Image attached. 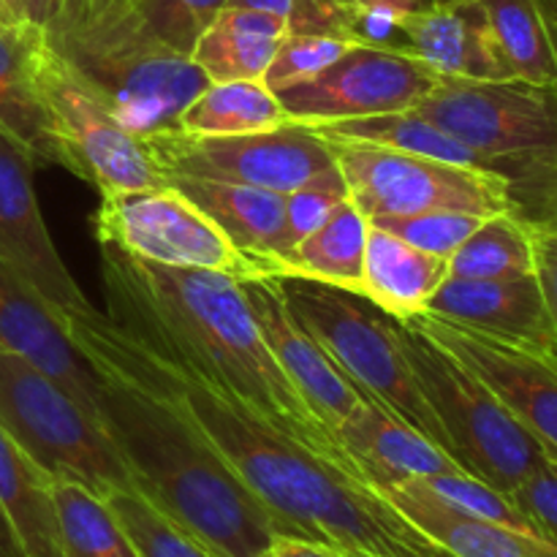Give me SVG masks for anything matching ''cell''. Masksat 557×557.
<instances>
[{
  "mask_svg": "<svg viewBox=\"0 0 557 557\" xmlns=\"http://www.w3.org/2000/svg\"><path fill=\"white\" fill-rule=\"evenodd\" d=\"M47 41L136 139L174 131L183 109L210 85L199 65L163 44L134 0H65L44 27Z\"/></svg>",
  "mask_w": 557,
  "mask_h": 557,
  "instance_id": "4",
  "label": "cell"
},
{
  "mask_svg": "<svg viewBox=\"0 0 557 557\" xmlns=\"http://www.w3.org/2000/svg\"><path fill=\"white\" fill-rule=\"evenodd\" d=\"M424 313L482 332L495 341L557 357V337L542 283L522 277H446Z\"/></svg>",
  "mask_w": 557,
  "mask_h": 557,
  "instance_id": "18",
  "label": "cell"
},
{
  "mask_svg": "<svg viewBox=\"0 0 557 557\" xmlns=\"http://www.w3.org/2000/svg\"><path fill=\"white\" fill-rule=\"evenodd\" d=\"M482 223L484 215H473V212H422V215L375 218L370 226L384 228L424 253L451 259Z\"/></svg>",
  "mask_w": 557,
  "mask_h": 557,
  "instance_id": "37",
  "label": "cell"
},
{
  "mask_svg": "<svg viewBox=\"0 0 557 557\" xmlns=\"http://www.w3.org/2000/svg\"><path fill=\"white\" fill-rule=\"evenodd\" d=\"M44 27L0 25V131L38 163H58L36 87V49Z\"/></svg>",
  "mask_w": 557,
  "mask_h": 557,
  "instance_id": "25",
  "label": "cell"
},
{
  "mask_svg": "<svg viewBox=\"0 0 557 557\" xmlns=\"http://www.w3.org/2000/svg\"><path fill=\"white\" fill-rule=\"evenodd\" d=\"M511 76L528 85H557V30L539 0H479Z\"/></svg>",
  "mask_w": 557,
  "mask_h": 557,
  "instance_id": "30",
  "label": "cell"
},
{
  "mask_svg": "<svg viewBox=\"0 0 557 557\" xmlns=\"http://www.w3.org/2000/svg\"><path fill=\"white\" fill-rule=\"evenodd\" d=\"M539 5H542L547 20L553 22V27L557 30V0H539Z\"/></svg>",
  "mask_w": 557,
  "mask_h": 557,
  "instance_id": "47",
  "label": "cell"
},
{
  "mask_svg": "<svg viewBox=\"0 0 557 557\" xmlns=\"http://www.w3.org/2000/svg\"><path fill=\"white\" fill-rule=\"evenodd\" d=\"M0 428L52 476L101 498L134 490L128 466L92 413L20 354L0 348Z\"/></svg>",
  "mask_w": 557,
  "mask_h": 557,
  "instance_id": "8",
  "label": "cell"
},
{
  "mask_svg": "<svg viewBox=\"0 0 557 557\" xmlns=\"http://www.w3.org/2000/svg\"><path fill=\"white\" fill-rule=\"evenodd\" d=\"M237 283L275 362L308 403L310 411L337 435V428L364 400V395L335 368L330 354L294 319L281 277L259 275Z\"/></svg>",
  "mask_w": 557,
  "mask_h": 557,
  "instance_id": "16",
  "label": "cell"
},
{
  "mask_svg": "<svg viewBox=\"0 0 557 557\" xmlns=\"http://www.w3.org/2000/svg\"><path fill=\"white\" fill-rule=\"evenodd\" d=\"M22 11L16 0H0V25H22Z\"/></svg>",
  "mask_w": 557,
  "mask_h": 557,
  "instance_id": "45",
  "label": "cell"
},
{
  "mask_svg": "<svg viewBox=\"0 0 557 557\" xmlns=\"http://www.w3.org/2000/svg\"><path fill=\"white\" fill-rule=\"evenodd\" d=\"M0 348L58 381L87 413L101 422L98 375L65 330L63 310L54 308L30 281L0 259Z\"/></svg>",
  "mask_w": 557,
  "mask_h": 557,
  "instance_id": "17",
  "label": "cell"
},
{
  "mask_svg": "<svg viewBox=\"0 0 557 557\" xmlns=\"http://www.w3.org/2000/svg\"><path fill=\"white\" fill-rule=\"evenodd\" d=\"M134 3L147 27L163 44L190 58L201 33L232 0H134Z\"/></svg>",
  "mask_w": 557,
  "mask_h": 557,
  "instance_id": "38",
  "label": "cell"
},
{
  "mask_svg": "<svg viewBox=\"0 0 557 557\" xmlns=\"http://www.w3.org/2000/svg\"><path fill=\"white\" fill-rule=\"evenodd\" d=\"M163 177H199L288 194L335 166V150L305 123L237 136H194L161 131L141 139Z\"/></svg>",
  "mask_w": 557,
  "mask_h": 557,
  "instance_id": "12",
  "label": "cell"
},
{
  "mask_svg": "<svg viewBox=\"0 0 557 557\" xmlns=\"http://www.w3.org/2000/svg\"><path fill=\"white\" fill-rule=\"evenodd\" d=\"M411 112L482 152L511 183L517 215L539 221L557 207V85L441 76Z\"/></svg>",
  "mask_w": 557,
  "mask_h": 557,
  "instance_id": "5",
  "label": "cell"
},
{
  "mask_svg": "<svg viewBox=\"0 0 557 557\" xmlns=\"http://www.w3.org/2000/svg\"><path fill=\"white\" fill-rule=\"evenodd\" d=\"M286 36L288 22L283 16L226 5L201 33L190 60L210 82H264Z\"/></svg>",
  "mask_w": 557,
  "mask_h": 557,
  "instance_id": "24",
  "label": "cell"
},
{
  "mask_svg": "<svg viewBox=\"0 0 557 557\" xmlns=\"http://www.w3.org/2000/svg\"><path fill=\"white\" fill-rule=\"evenodd\" d=\"M343 3H389V5H397V9L413 11V9H424V5H430V0H343Z\"/></svg>",
  "mask_w": 557,
  "mask_h": 557,
  "instance_id": "46",
  "label": "cell"
},
{
  "mask_svg": "<svg viewBox=\"0 0 557 557\" xmlns=\"http://www.w3.org/2000/svg\"><path fill=\"white\" fill-rule=\"evenodd\" d=\"M403 351L449 444V455L468 476L511 495L549 460L544 446L511 417L493 389L446 348L397 321Z\"/></svg>",
  "mask_w": 557,
  "mask_h": 557,
  "instance_id": "6",
  "label": "cell"
},
{
  "mask_svg": "<svg viewBox=\"0 0 557 557\" xmlns=\"http://www.w3.org/2000/svg\"><path fill=\"white\" fill-rule=\"evenodd\" d=\"M36 158L0 131V259L30 281L63 313H85L92 302L54 248L38 207Z\"/></svg>",
  "mask_w": 557,
  "mask_h": 557,
  "instance_id": "15",
  "label": "cell"
},
{
  "mask_svg": "<svg viewBox=\"0 0 557 557\" xmlns=\"http://www.w3.org/2000/svg\"><path fill=\"white\" fill-rule=\"evenodd\" d=\"M370 221L346 199L313 234L281 261L283 281H313L362 297L364 245Z\"/></svg>",
  "mask_w": 557,
  "mask_h": 557,
  "instance_id": "26",
  "label": "cell"
},
{
  "mask_svg": "<svg viewBox=\"0 0 557 557\" xmlns=\"http://www.w3.org/2000/svg\"><path fill=\"white\" fill-rule=\"evenodd\" d=\"M52 493L65 557H139L107 498L74 482H54Z\"/></svg>",
  "mask_w": 557,
  "mask_h": 557,
  "instance_id": "32",
  "label": "cell"
},
{
  "mask_svg": "<svg viewBox=\"0 0 557 557\" xmlns=\"http://www.w3.org/2000/svg\"><path fill=\"white\" fill-rule=\"evenodd\" d=\"M403 49L446 79L511 82L487 14L479 0L430 3L403 11Z\"/></svg>",
  "mask_w": 557,
  "mask_h": 557,
  "instance_id": "19",
  "label": "cell"
},
{
  "mask_svg": "<svg viewBox=\"0 0 557 557\" xmlns=\"http://www.w3.org/2000/svg\"><path fill=\"white\" fill-rule=\"evenodd\" d=\"M63 319L65 330L169 392L288 536L324 542L343 557H451L362 479L237 411L199 379L152 357L96 308Z\"/></svg>",
  "mask_w": 557,
  "mask_h": 557,
  "instance_id": "2",
  "label": "cell"
},
{
  "mask_svg": "<svg viewBox=\"0 0 557 557\" xmlns=\"http://www.w3.org/2000/svg\"><path fill=\"white\" fill-rule=\"evenodd\" d=\"M237 9H256L283 16L288 33H310V36H343L348 3L343 0H232Z\"/></svg>",
  "mask_w": 557,
  "mask_h": 557,
  "instance_id": "39",
  "label": "cell"
},
{
  "mask_svg": "<svg viewBox=\"0 0 557 557\" xmlns=\"http://www.w3.org/2000/svg\"><path fill=\"white\" fill-rule=\"evenodd\" d=\"M449 277V259L424 253L406 239L370 226L364 245L362 297L397 321L428 310V302Z\"/></svg>",
  "mask_w": 557,
  "mask_h": 557,
  "instance_id": "22",
  "label": "cell"
},
{
  "mask_svg": "<svg viewBox=\"0 0 557 557\" xmlns=\"http://www.w3.org/2000/svg\"><path fill=\"white\" fill-rule=\"evenodd\" d=\"M346 199H351L346 177L335 166L313 174L286 194V218H283L281 248H277V264L302 243L308 234H313L337 207Z\"/></svg>",
  "mask_w": 557,
  "mask_h": 557,
  "instance_id": "34",
  "label": "cell"
},
{
  "mask_svg": "<svg viewBox=\"0 0 557 557\" xmlns=\"http://www.w3.org/2000/svg\"><path fill=\"white\" fill-rule=\"evenodd\" d=\"M533 245H536V277L542 283L544 302L553 319L557 337V207L549 215L531 221Z\"/></svg>",
  "mask_w": 557,
  "mask_h": 557,
  "instance_id": "41",
  "label": "cell"
},
{
  "mask_svg": "<svg viewBox=\"0 0 557 557\" xmlns=\"http://www.w3.org/2000/svg\"><path fill=\"white\" fill-rule=\"evenodd\" d=\"M166 180L196 207H201L239 250L270 261L275 267V275L281 277L277 248H281L283 218H286V194L253 188V185L218 183V180Z\"/></svg>",
  "mask_w": 557,
  "mask_h": 557,
  "instance_id": "23",
  "label": "cell"
},
{
  "mask_svg": "<svg viewBox=\"0 0 557 557\" xmlns=\"http://www.w3.org/2000/svg\"><path fill=\"white\" fill-rule=\"evenodd\" d=\"M52 487V476L0 428V506L27 557H65Z\"/></svg>",
  "mask_w": 557,
  "mask_h": 557,
  "instance_id": "27",
  "label": "cell"
},
{
  "mask_svg": "<svg viewBox=\"0 0 557 557\" xmlns=\"http://www.w3.org/2000/svg\"><path fill=\"white\" fill-rule=\"evenodd\" d=\"M375 493L384 495L417 531L451 557H557V547L547 539L462 515L430 498L411 482L392 484Z\"/></svg>",
  "mask_w": 557,
  "mask_h": 557,
  "instance_id": "21",
  "label": "cell"
},
{
  "mask_svg": "<svg viewBox=\"0 0 557 557\" xmlns=\"http://www.w3.org/2000/svg\"><path fill=\"white\" fill-rule=\"evenodd\" d=\"M533 531L557 547V462L547 460L509 495Z\"/></svg>",
  "mask_w": 557,
  "mask_h": 557,
  "instance_id": "40",
  "label": "cell"
},
{
  "mask_svg": "<svg viewBox=\"0 0 557 557\" xmlns=\"http://www.w3.org/2000/svg\"><path fill=\"white\" fill-rule=\"evenodd\" d=\"M408 482L417 484L422 493H428L430 498H435L438 504L449 506V509L455 511H462V515L500 522V525L517 528V531L536 533L533 531L531 520L517 509L515 500H511L509 495L498 493L495 487L468 476V473H438V476L408 479Z\"/></svg>",
  "mask_w": 557,
  "mask_h": 557,
  "instance_id": "35",
  "label": "cell"
},
{
  "mask_svg": "<svg viewBox=\"0 0 557 557\" xmlns=\"http://www.w3.org/2000/svg\"><path fill=\"white\" fill-rule=\"evenodd\" d=\"M16 3H20L22 20L36 27H47L63 9L65 0H16Z\"/></svg>",
  "mask_w": 557,
  "mask_h": 557,
  "instance_id": "43",
  "label": "cell"
},
{
  "mask_svg": "<svg viewBox=\"0 0 557 557\" xmlns=\"http://www.w3.org/2000/svg\"><path fill=\"white\" fill-rule=\"evenodd\" d=\"M441 76L397 49L354 47L313 79L277 92L292 123H335L408 112L433 92Z\"/></svg>",
  "mask_w": 557,
  "mask_h": 557,
  "instance_id": "13",
  "label": "cell"
},
{
  "mask_svg": "<svg viewBox=\"0 0 557 557\" xmlns=\"http://www.w3.org/2000/svg\"><path fill=\"white\" fill-rule=\"evenodd\" d=\"M107 504L134 542L139 557H218L134 490L109 493Z\"/></svg>",
  "mask_w": 557,
  "mask_h": 557,
  "instance_id": "33",
  "label": "cell"
},
{
  "mask_svg": "<svg viewBox=\"0 0 557 557\" xmlns=\"http://www.w3.org/2000/svg\"><path fill=\"white\" fill-rule=\"evenodd\" d=\"M0 557H27L20 536H16V531L11 528L9 517H5L3 506H0Z\"/></svg>",
  "mask_w": 557,
  "mask_h": 557,
  "instance_id": "44",
  "label": "cell"
},
{
  "mask_svg": "<svg viewBox=\"0 0 557 557\" xmlns=\"http://www.w3.org/2000/svg\"><path fill=\"white\" fill-rule=\"evenodd\" d=\"M283 292L294 319L368 400L389 408L449 455L444 430L403 351L397 319L370 299L326 283L283 281Z\"/></svg>",
  "mask_w": 557,
  "mask_h": 557,
  "instance_id": "7",
  "label": "cell"
},
{
  "mask_svg": "<svg viewBox=\"0 0 557 557\" xmlns=\"http://www.w3.org/2000/svg\"><path fill=\"white\" fill-rule=\"evenodd\" d=\"M330 141V139H326ZM351 199L368 221L422 212H517L511 183L487 169L460 166L364 141H330Z\"/></svg>",
  "mask_w": 557,
  "mask_h": 557,
  "instance_id": "9",
  "label": "cell"
},
{
  "mask_svg": "<svg viewBox=\"0 0 557 557\" xmlns=\"http://www.w3.org/2000/svg\"><path fill=\"white\" fill-rule=\"evenodd\" d=\"M430 3H457V0H430Z\"/></svg>",
  "mask_w": 557,
  "mask_h": 557,
  "instance_id": "49",
  "label": "cell"
},
{
  "mask_svg": "<svg viewBox=\"0 0 557 557\" xmlns=\"http://www.w3.org/2000/svg\"><path fill=\"white\" fill-rule=\"evenodd\" d=\"M36 87L60 166L101 196L169 185L141 139L128 134L79 74L49 47L47 33L36 49Z\"/></svg>",
  "mask_w": 557,
  "mask_h": 557,
  "instance_id": "10",
  "label": "cell"
},
{
  "mask_svg": "<svg viewBox=\"0 0 557 557\" xmlns=\"http://www.w3.org/2000/svg\"><path fill=\"white\" fill-rule=\"evenodd\" d=\"M310 128L330 141H364V145L389 147V150L411 152V156H424L435 158V161L460 163V166L493 172L482 152L468 147L466 141L455 139V136L446 134L444 128H438V125L430 123L422 114L411 112V109L408 112L335 120V123H315Z\"/></svg>",
  "mask_w": 557,
  "mask_h": 557,
  "instance_id": "28",
  "label": "cell"
},
{
  "mask_svg": "<svg viewBox=\"0 0 557 557\" xmlns=\"http://www.w3.org/2000/svg\"><path fill=\"white\" fill-rule=\"evenodd\" d=\"M406 321L476 373L557 462V357L495 341L430 313Z\"/></svg>",
  "mask_w": 557,
  "mask_h": 557,
  "instance_id": "14",
  "label": "cell"
},
{
  "mask_svg": "<svg viewBox=\"0 0 557 557\" xmlns=\"http://www.w3.org/2000/svg\"><path fill=\"white\" fill-rule=\"evenodd\" d=\"M292 123L277 92L264 82H210L180 114L174 131L194 136H237Z\"/></svg>",
  "mask_w": 557,
  "mask_h": 557,
  "instance_id": "29",
  "label": "cell"
},
{
  "mask_svg": "<svg viewBox=\"0 0 557 557\" xmlns=\"http://www.w3.org/2000/svg\"><path fill=\"white\" fill-rule=\"evenodd\" d=\"M92 232L98 245L152 264L226 272L234 281L275 275L270 261L239 250L226 232L174 185L101 196V205L92 212Z\"/></svg>",
  "mask_w": 557,
  "mask_h": 557,
  "instance_id": "11",
  "label": "cell"
},
{
  "mask_svg": "<svg viewBox=\"0 0 557 557\" xmlns=\"http://www.w3.org/2000/svg\"><path fill=\"white\" fill-rule=\"evenodd\" d=\"M98 248L107 319L123 335L199 379L237 411L359 479L335 430L310 411L275 362L232 275Z\"/></svg>",
  "mask_w": 557,
  "mask_h": 557,
  "instance_id": "1",
  "label": "cell"
},
{
  "mask_svg": "<svg viewBox=\"0 0 557 557\" xmlns=\"http://www.w3.org/2000/svg\"><path fill=\"white\" fill-rule=\"evenodd\" d=\"M109 0H90V5H107Z\"/></svg>",
  "mask_w": 557,
  "mask_h": 557,
  "instance_id": "48",
  "label": "cell"
},
{
  "mask_svg": "<svg viewBox=\"0 0 557 557\" xmlns=\"http://www.w3.org/2000/svg\"><path fill=\"white\" fill-rule=\"evenodd\" d=\"M98 375L101 428L136 493L218 557H264L283 525L169 392L69 332Z\"/></svg>",
  "mask_w": 557,
  "mask_h": 557,
  "instance_id": "3",
  "label": "cell"
},
{
  "mask_svg": "<svg viewBox=\"0 0 557 557\" xmlns=\"http://www.w3.org/2000/svg\"><path fill=\"white\" fill-rule=\"evenodd\" d=\"M264 557H343V555L324 542H313V539L281 533V536L272 539V544L267 547Z\"/></svg>",
  "mask_w": 557,
  "mask_h": 557,
  "instance_id": "42",
  "label": "cell"
},
{
  "mask_svg": "<svg viewBox=\"0 0 557 557\" xmlns=\"http://www.w3.org/2000/svg\"><path fill=\"white\" fill-rule=\"evenodd\" d=\"M357 44L337 36H310V33H288L277 47L270 69L264 74V85L272 92H283L288 87H297L302 82L313 79L321 71L330 69L335 60H341L348 49Z\"/></svg>",
  "mask_w": 557,
  "mask_h": 557,
  "instance_id": "36",
  "label": "cell"
},
{
  "mask_svg": "<svg viewBox=\"0 0 557 557\" xmlns=\"http://www.w3.org/2000/svg\"><path fill=\"white\" fill-rule=\"evenodd\" d=\"M337 438L354 471L373 490L438 473H466L435 441L368 397L337 428Z\"/></svg>",
  "mask_w": 557,
  "mask_h": 557,
  "instance_id": "20",
  "label": "cell"
},
{
  "mask_svg": "<svg viewBox=\"0 0 557 557\" xmlns=\"http://www.w3.org/2000/svg\"><path fill=\"white\" fill-rule=\"evenodd\" d=\"M451 277L536 275V245L531 221L517 212L484 218L482 226L449 259Z\"/></svg>",
  "mask_w": 557,
  "mask_h": 557,
  "instance_id": "31",
  "label": "cell"
}]
</instances>
